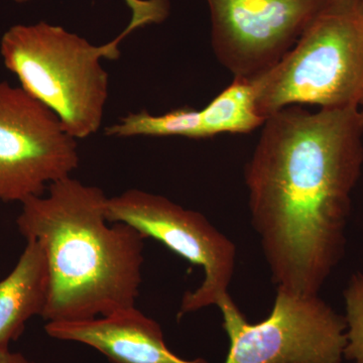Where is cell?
Instances as JSON below:
<instances>
[{"label":"cell","instance_id":"5","mask_svg":"<svg viewBox=\"0 0 363 363\" xmlns=\"http://www.w3.org/2000/svg\"><path fill=\"white\" fill-rule=\"evenodd\" d=\"M230 348L224 363H340L346 321L319 295L278 290L269 316L257 324L226 295L218 303Z\"/></svg>","mask_w":363,"mask_h":363},{"label":"cell","instance_id":"7","mask_svg":"<svg viewBox=\"0 0 363 363\" xmlns=\"http://www.w3.org/2000/svg\"><path fill=\"white\" fill-rule=\"evenodd\" d=\"M76 138L23 87L0 82V201L25 202L78 168Z\"/></svg>","mask_w":363,"mask_h":363},{"label":"cell","instance_id":"6","mask_svg":"<svg viewBox=\"0 0 363 363\" xmlns=\"http://www.w3.org/2000/svg\"><path fill=\"white\" fill-rule=\"evenodd\" d=\"M106 218L128 224L145 238H154L195 266L204 279L182 298L179 316L218 305L228 295L236 264L235 245L204 215L164 196L131 189L108 198Z\"/></svg>","mask_w":363,"mask_h":363},{"label":"cell","instance_id":"2","mask_svg":"<svg viewBox=\"0 0 363 363\" xmlns=\"http://www.w3.org/2000/svg\"><path fill=\"white\" fill-rule=\"evenodd\" d=\"M48 195L21 203L16 225L44 250L49 294L42 318L82 321L135 307L147 238L106 218L108 197L96 186L68 177Z\"/></svg>","mask_w":363,"mask_h":363},{"label":"cell","instance_id":"16","mask_svg":"<svg viewBox=\"0 0 363 363\" xmlns=\"http://www.w3.org/2000/svg\"><path fill=\"white\" fill-rule=\"evenodd\" d=\"M358 112H359L360 118H362L363 124V92L362 96H360L359 102H358Z\"/></svg>","mask_w":363,"mask_h":363},{"label":"cell","instance_id":"8","mask_svg":"<svg viewBox=\"0 0 363 363\" xmlns=\"http://www.w3.org/2000/svg\"><path fill=\"white\" fill-rule=\"evenodd\" d=\"M325 0H207L212 45L234 78L269 70L297 43Z\"/></svg>","mask_w":363,"mask_h":363},{"label":"cell","instance_id":"12","mask_svg":"<svg viewBox=\"0 0 363 363\" xmlns=\"http://www.w3.org/2000/svg\"><path fill=\"white\" fill-rule=\"evenodd\" d=\"M105 135L114 138L181 136L192 140L205 138L201 111L187 107L162 116H152L147 111L128 114L118 123L107 126Z\"/></svg>","mask_w":363,"mask_h":363},{"label":"cell","instance_id":"9","mask_svg":"<svg viewBox=\"0 0 363 363\" xmlns=\"http://www.w3.org/2000/svg\"><path fill=\"white\" fill-rule=\"evenodd\" d=\"M45 330L50 337L90 346L111 363H208L172 352L160 324L135 306L82 321L48 322Z\"/></svg>","mask_w":363,"mask_h":363},{"label":"cell","instance_id":"11","mask_svg":"<svg viewBox=\"0 0 363 363\" xmlns=\"http://www.w3.org/2000/svg\"><path fill=\"white\" fill-rule=\"evenodd\" d=\"M201 113L205 138L221 133H252L266 121L257 111L252 81L245 78H234Z\"/></svg>","mask_w":363,"mask_h":363},{"label":"cell","instance_id":"3","mask_svg":"<svg viewBox=\"0 0 363 363\" xmlns=\"http://www.w3.org/2000/svg\"><path fill=\"white\" fill-rule=\"evenodd\" d=\"M135 30L128 23L116 39L95 45L45 21L16 25L2 35L0 55L21 87L52 109L69 135L86 138L99 130L108 98L101 60L118 59L119 44Z\"/></svg>","mask_w":363,"mask_h":363},{"label":"cell","instance_id":"14","mask_svg":"<svg viewBox=\"0 0 363 363\" xmlns=\"http://www.w3.org/2000/svg\"><path fill=\"white\" fill-rule=\"evenodd\" d=\"M25 2L28 0H16ZM131 11L130 23L138 28L161 23L166 20L169 13V0H124Z\"/></svg>","mask_w":363,"mask_h":363},{"label":"cell","instance_id":"4","mask_svg":"<svg viewBox=\"0 0 363 363\" xmlns=\"http://www.w3.org/2000/svg\"><path fill=\"white\" fill-rule=\"evenodd\" d=\"M252 81L267 118L293 105L353 106L363 92V0H325L297 43Z\"/></svg>","mask_w":363,"mask_h":363},{"label":"cell","instance_id":"15","mask_svg":"<svg viewBox=\"0 0 363 363\" xmlns=\"http://www.w3.org/2000/svg\"><path fill=\"white\" fill-rule=\"evenodd\" d=\"M0 363H35L21 353L11 352L9 348H0Z\"/></svg>","mask_w":363,"mask_h":363},{"label":"cell","instance_id":"10","mask_svg":"<svg viewBox=\"0 0 363 363\" xmlns=\"http://www.w3.org/2000/svg\"><path fill=\"white\" fill-rule=\"evenodd\" d=\"M49 294V272L42 247L26 240L25 250L11 274L0 281V348L18 340L26 322L42 317Z\"/></svg>","mask_w":363,"mask_h":363},{"label":"cell","instance_id":"1","mask_svg":"<svg viewBox=\"0 0 363 363\" xmlns=\"http://www.w3.org/2000/svg\"><path fill=\"white\" fill-rule=\"evenodd\" d=\"M358 106L267 117L245 169L253 228L277 290L319 295L340 262L363 164Z\"/></svg>","mask_w":363,"mask_h":363},{"label":"cell","instance_id":"13","mask_svg":"<svg viewBox=\"0 0 363 363\" xmlns=\"http://www.w3.org/2000/svg\"><path fill=\"white\" fill-rule=\"evenodd\" d=\"M347 344L344 357L353 363H363V274H353L344 291Z\"/></svg>","mask_w":363,"mask_h":363}]
</instances>
